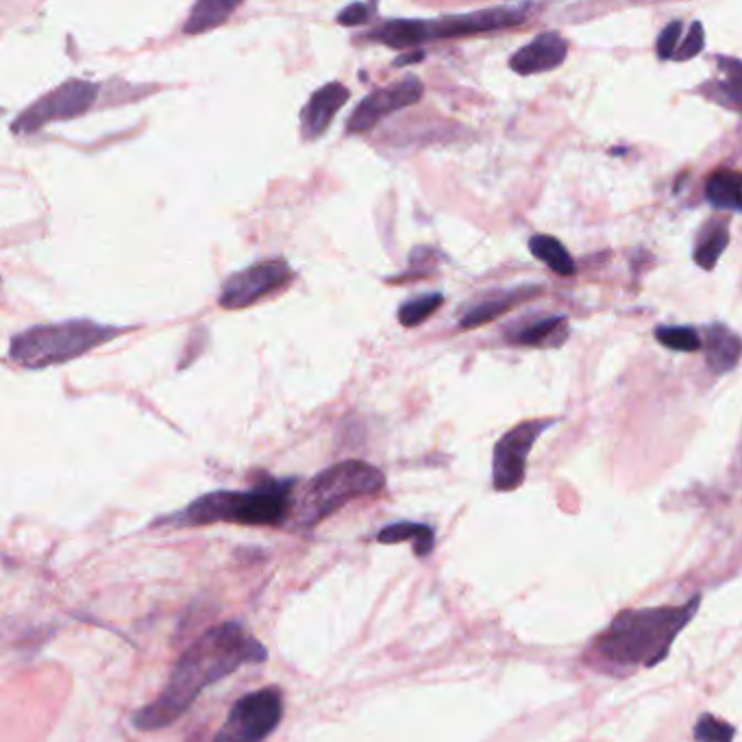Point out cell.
<instances>
[{"label":"cell","instance_id":"6da1fadb","mask_svg":"<svg viewBox=\"0 0 742 742\" xmlns=\"http://www.w3.org/2000/svg\"><path fill=\"white\" fill-rule=\"evenodd\" d=\"M268 660L266 647L240 623H223L205 632L175 664L162 695L133 715V726L155 732L179 721L199 695L234 675L245 664Z\"/></svg>","mask_w":742,"mask_h":742},{"label":"cell","instance_id":"7a4b0ae2","mask_svg":"<svg viewBox=\"0 0 742 742\" xmlns=\"http://www.w3.org/2000/svg\"><path fill=\"white\" fill-rule=\"evenodd\" d=\"M702 597L684 605L625 610L592 643V656L614 669H653L669 658L678 634L693 621Z\"/></svg>","mask_w":742,"mask_h":742},{"label":"cell","instance_id":"3957f363","mask_svg":"<svg viewBox=\"0 0 742 742\" xmlns=\"http://www.w3.org/2000/svg\"><path fill=\"white\" fill-rule=\"evenodd\" d=\"M294 484V480L263 478L250 491H216L199 496L188 507L155 520V525H168L175 529L205 527L214 522L279 527L292 507Z\"/></svg>","mask_w":742,"mask_h":742},{"label":"cell","instance_id":"277c9868","mask_svg":"<svg viewBox=\"0 0 742 742\" xmlns=\"http://www.w3.org/2000/svg\"><path fill=\"white\" fill-rule=\"evenodd\" d=\"M127 331V327L101 325L85 318L37 325L11 338L9 360L20 368L42 370L76 360Z\"/></svg>","mask_w":742,"mask_h":742},{"label":"cell","instance_id":"5b68a950","mask_svg":"<svg viewBox=\"0 0 742 742\" xmlns=\"http://www.w3.org/2000/svg\"><path fill=\"white\" fill-rule=\"evenodd\" d=\"M529 11H531V4H514V7L482 9V11L462 13V15H445L438 20H421V17L419 20H410V17L386 20L373 31H368L366 39L403 50V48L421 46L434 39L464 37V35L509 28V26L525 22Z\"/></svg>","mask_w":742,"mask_h":742},{"label":"cell","instance_id":"8992f818","mask_svg":"<svg viewBox=\"0 0 742 742\" xmlns=\"http://www.w3.org/2000/svg\"><path fill=\"white\" fill-rule=\"evenodd\" d=\"M384 486L386 475L377 467L362 460L338 462L305 486L296 503L294 525L298 529H311L342 509L349 500L377 495Z\"/></svg>","mask_w":742,"mask_h":742},{"label":"cell","instance_id":"52a82bcc","mask_svg":"<svg viewBox=\"0 0 742 742\" xmlns=\"http://www.w3.org/2000/svg\"><path fill=\"white\" fill-rule=\"evenodd\" d=\"M96 96H98L96 83L83 81V79H70L61 83L57 90L35 101L33 105H28L20 116H15L11 122V131L26 136V133L39 131L48 122L79 118L92 109V105L96 103Z\"/></svg>","mask_w":742,"mask_h":742},{"label":"cell","instance_id":"ba28073f","mask_svg":"<svg viewBox=\"0 0 742 742\" xmlns=\"http://www.w3.org/2000/svg\"><path fill=\"white\" fill-rule=\"evenodd\" d=\"M283 719L281 691L270 686L245 695L232 708L214 742H263Z\"/></svg>","mask_w":742,"mask_h":742},{"label":"cell","instance_id":"9c48e42d","mask_svg":"<svg viewBox=\"0 0 742 742\" xmlns=\"http://www.w3.org/2000/svg\"><path fill=\"white\" fill-rule=\"evenodd\" d=\"M557 423V419L525 421L509 429L495 447L493 458V486L498 493H511L525 482L527 458L538 438Z\"/></svg>","mask_w":742,"mask_h":742},{"label":"cell","instance_id":"30bf717a","mask_svg":"<svg viewBox=\"0 0 742 742\" xmlns=\"http://www.w3.org/2000/svg\"><path fill=\"white\" fill-rule=\"evenodd\" d=\"M294 279L292 268L285 259H268L252 263L245 270L232 274L221 290L219 305L223 309H245L252 303L266 298L272 292L283 290Z\"/></svg>","mask_w":742,"mask_h":742},{"label":"cell","instance_id":"8fae6325","mask_svg":"<svg viewBox=\"0 0 742 742\" xmlns=\"http://www.w3.org/2000/svg\"><path fill=\"white\" fill-rule=\"evenodd\" d=\"M425 94L423 81L414 74L403 76L401 81L381 87L373 94H368L360 105L353 109L349 122H346V133H366L375 129L386 116L405 109L410 105H416Z\"/></svg>","mask_w":742,"mask_h":742},{"label":"cell","instance_id":"7c38bea8","mask_svg":"<svg viewBox=\"0 0 742 742\" xmlns=\"http://www.w3.org/2000/svg\"><path fill=\"white\" fill-rule=\"evenodd\" d=\"M566 52H568L566 39L555 31H546L540 33L527 46L518 48L509 59V68L522 76L549 72L566 61Z\"/></svg>","mask_w":742,"mask_h":742},{"label":"cell","instance_id":"4fadbf2b","mask_svg":"<svg viewBox=\"0 0 742 742\" xmlns=\"http://www.w3.org/2000/svg\"><path fill=\"white\" fill-rule=\"evenodd\" d=\"M351 98L349 87L340 81L325 83L318 92H314L307 105L301 111V136L303 140H318L333 122L338 111Z\"/></svg>","mask_w":742,"mask_h":742},{"label":"cell","instance_id":"5bb4252c","mask_svg":"<svg viewBox=\"0 0 742 742\" xmlns=\"http://www.w3.org/2000/svg\"><path fill=\"white\" fill-rule=\"evenodd\" d=\"M742 357V338L726 325H710L706 331V362L715 375L732 373Z\"/></svg>","mask_w":742,"mask_h":742},{"label":"cell","instance_id":"9a60e30c","mask_svg":"<svg viewBox=\"0 0 742 742\" xmlns=\"http://www.w3.org/2000/svg\"><path fill=\"white\" fill-rule=\"evenodd\" d=\"M704 94L726 107H742V59L717 57V74L702 85Z\"/></svg>","mask_w":742,"mask_h":742},{"label":"cell","instance_id":"2e32d148","mask_svg":"<svg viewBox=\"0 0 742 742\" xmlns=\"http://www.w3.org/2000/svg\"><path fill=\"white\" fill-rule=\"evenodd\" d=\"M728 245H730V221L721 216L710 219L697 236L695 252H693L695 263L704 270H712L719 263Z\"/></svg>","mask_w":742,"mask_h":742},{"label":"cell","instance_id":"e0dca14e","mask_svg":"<svg viewBox=\"0 0 742 742\" xmlns=\"http://www.w3.org/2000/svg\"><path fill=\"white\" fill-rule=\"evenodd\" d=\"M377 542L381 544H399V542H412L414 555L416 557H427L434 551L436 544V533L429 525L423 522H412V520H401L384 527L377 533Z\"/></svg>","mask_w":742,"mask_h":742},{"label":"cell","instance_id":"ac0fdd59","mask_svg":"<svg viewBox=\"0 0 742 742\" xmlns=\"http://www.w3.org/2000/svg\"><path fill=\"white\" fill-rule=\"evenodd\" d=\"M540 287H520V290H511L503 296H496V298H488L480 305H475L473 309H469L464 314V318L460 320V327L462 329H475V327H482L486 322H493L498 316H503L505 311H509L514 305L527 301V298H533V294H538Z\"/></svg>","mask_w":742,"mask_h":742},{"label":"cell","instance_id":"d6986e66","mask_svg":"<svg viewBox=\"0 0 742 742\" xmlns=\"http://www.w3.org/2000/svg\"><path fill=\"white\" fill-rule=\"evenodd\" d=\"M706 199L712 208L742 212V173L717 170L706 181Z\"/></svg>","mask_w":742,"mask_h":742},{"label":"cell","instance_id":"ffe728a7","mask_svg":"<svg viewBox=\"0 0 742 742\" xmlns=\"http://www.w3.org/2000/svg\"><path fill=\"white\" fill-rule=\"evenodd\" d=\"M562 338L568 335L566 331V318L564 316H546V318H538L516 331H507L505 338L511 344H520V346H546V344H555L553 338Z\"/></svg>","mask_w":742,"mask_h":742},{"label":"cell","instance_id":"44dd1931","mask_svg":"<svg viewBox=\"0 0 742 742\" xmlns=\"http://www.w3.org/2000/svg\"><path fill=\"white\" fill-rule=\"evenodd\" d=\"M240 9V2H223V0H201L192 7L186 24H184V33L186 35H199L205 33L210 28H216L221 24H225L234 11Z\"/></svg>","mask_w":742,"mask_h":742},{"label":"cell","instance_id":"7402d4cb","mask_svg":"<svg viewBox=\"0 0 742 742\" xmlns=\"http://www.w3.org/2000/svg\"><path fill=\"white\" fill-rule=\"evenodd\" d=\"M529 252L560 276H570L575 272V261L570 252L553 236H544V234L533 236L529 240Z\"/></svg>","mask_w":742,"mask_h":742},{"label":"cell","instance_id":"603a6c76","mask_svg":"<svg viewBox=\"0 0 742 742\" xmlns=\"http://www.w3.org/2000/svg\"><path fill=\"white\" fill-rule=\"evenodd\" d=\"M443 303H445V296L440 292L416 296V298H412V301H408L399 307V322L405 329L419 327L425 320H429L443 307Z\"/></svg>","mask_w":742,"mask_h":742},{"label":"cell","instance_id":"cb8c5ba5","mask_svg":"<svg viewBox=\"0 0 742 742\" xmlns=\"http://www.w3.org/2000/svg\"><path fill=\"white\" fill-rule=\"evenodd\" d=\"M656 340L678 353H697L704 346L702 335L693 327H658Z\"/></svg>","mask_w":742,"mask_h":742},{"label":"cell","instance_id":"d4e9b609","mask_svg":"<svg viewBox=\"0 0 742 742\" xmlns=\"http://www.w3.org/2000/svg\"><path fill=\"white\" fill-rule=\"evenodd\" d=\"M737 730L717 719L715 715H704L695 726V741L697 742H732Z\"/></svg>","mask_w":742,"mask_h":742},{"label":"cell","instance_id":"484cf974","mask_svg":"<svg viewBox=\"0 0 742 742\" xmlns=\"http://www.w3.org/2000/svg\"><path fill=\"white\" fill-rule=\"evenodd\" d=\"M682 33H684V22L682 20H673L669 22L660 37H658V44H656V50H658V57L660 59H675L678 55V48L682 44Z\"/></svg>","mask_w":742,"mask_h":742},{"label":"cell","instance_id":"4316f807","mask_svg":"<svg viewBox=\"0 0 742 742\" xmlns=\"http://www.w3.org/2000/svg\"><path fill=\"white\" fill-rule=\"evenodd\" d=\"M706 46V33H704V26L699 20H695L686 33V37L682 39L680 48H678V55H675V61H688V59H695Z\"/></svg>","mask_w":742,"mask_h":742},{"label":"cell","instance_id":"83f0119b","mask_svg":"<svg viewBox=\"0 0 742 742\" xmlns=\"http://www.w3.org/2000/svg\"><path fill=\"white\" fill-rule=\"evenodd\" d=\"M375 11H377L375 2H370V4L353 2V4L344 7L338 13V24H342V26H362V24H366L375 15Z\"/></svg>","mask_w":742,"mask_h":742},{"label":"cell","instance_id":"f1b7e54d","mask_svg":"<svg viewBox=\"0 0 742 742\" xmlns=\"http://www.w3.org/2000/svg\"><path fill=\"white\" fill-rule=\"evenodd\" d=\"M421 59H425V52H414V55H401V57H397L394 59V66H405V63H412V61H421Z\"/></svg>","mask_w":742,"mask_h":742}]
</instances>
